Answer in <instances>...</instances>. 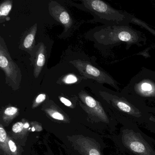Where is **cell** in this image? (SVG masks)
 I'll return each mask as SVG.
<instances>
[{"instance_id":"8fae6325","label":"cell","mask_w":155,"mask_h":155,"mask_svg":"<svg viewBox=\"0 0 155 155\" xmlns=\"http://www.w3.org/2000/svg\"><path fill=\"white\" fill-rule=\"evenodd\" d=\"M37 31V24L32 26L26 33L22 40L21 45L22 48L25 50H31L34 43Z\"/></svg>"},{"instance_id":"3957f363","label":"cell","mask_w":155,"mask_h":155,"mask_svg":"<svg viewBox=\"0 0 155 155\" xmlns=\"http://www.w3.org/2000/svg\"><path fill=\"white\" fill-rule=\"evenodd\" d=\"M85 8L95 16L96 20L106 26H130L134 16L126 11L117 10L100 0L81 1Z\"/></svg>"},{"instance_id":"52a82bcc","label":"cell","mask_w":155,"mask_h":155,"mask_svg":"<svg viewBox=\"0 0 155 155\" xmlns=\"http://www.w3.org/2000/svg\"><path fill=\"white\" fill-rule=\"evenodd\" d=\"M123 145L130 151L137 155H155V151L139 134L132 130H123Z\"/></svg>"},{"instance_id":"7c38bea8","label":"cell","mask_w":155,"mask_h":155,"mask_svg":"<svg viewBox=\"0 0 155 155\" xmlns=\"http://www.w3.org/2000/svg\"><path fill=\"white\" fill-rule=\"evenodd\" d=\"M84 150L87 155H101L98 147L92 140L86 139V143L84 142Z\"/></svg>"},{"instance_id":"30bf717a","label":"cell","mask_w":155,"mask_h":155,"mask_svg":"<svg viewBox=\"0 0 155 155\" xmlns=\"http://www.w3.org/2000/svg\"><path fill=\"white\" fill-rule=\"evenodd\" d=\"M47 50L45 45L41 43L36 52V58L34 64V75L38 78L46 62Z\"/></svg>"},{"instance_id":"5b68a950","label":"cell","mask_w":155,"mask_h":155,"mask_svg":"<svg viewBox=\"0 0 155 155\" xmlns=\"http://www.w3.org/2000/svg\"><path fill=\"white\" fill-rule=\"evenodd\" d=\"M70 62L77 68L83 77L95 80L100 84H108L118 92L120 91L118 82L103 69L94 66L89 61L81 60H75Z\"/></svg>"},{"instance_id":"e0dca14e","label":"cell","mask_w":155,"mask_h":155,"mask_svg":"<svg viewBox=\"0 0 155 155\" xmlns=\"http://www.w3.org/2000/svg\"><path fill=\"white\" fill-rule=\"evenodd\" d=\"M46 98V94L44 93L39 94L38 97L36 98L35 100V102L34 103V106H36L37 105H39V104L41 103V102L44 101Z\"/></svg>"},{"instance_id":"9c48e42d","label":"cell","mask_w":155,"mask_h":155,"mask_svg":"<svg viewBox=\"0 0 155 155\" xmlns=\"http://www.w3.org/2000/svg\"><path fill=\"white\" fill-rule=\"evenodd\" d=\"M79 96L81 100L97 117L104 122L109 123L107 116L99 102L83 91L80 93Z\"/></svg>"},{"instance_id":"4fadbf2b","label":"cell","mask_w":155,"mask_h":155,"mask_svg":"<svg viewBox=\"0 0 155 155\" xmlns=\"http://www.w3.org/2000/svg\"><path fill=\"white\" fill-rule=\"evenodd\" d=\"M12 2L10 0H7L2 3L0 6V17H7L12 8Z\"/></svg>"},{"instance_id":"277c9868","label":"cell","mask_w":155,"mask_h":155,"mask_svg":"<svg viewBox=\"0 0 155 155\" xmlns=\"http://www.w3.org/2000/svg\"><path fill=\"white\" fill-rule=\"evenodd\" d=\"M102 88L99 91V94L113 109L135 118L142 117L141 109L122 97L120 92L104 87Z\"/></svg>"},{"instance_id":"2e32d148","label":"cell","mask_w":155,"mask_h":155,"mask_svg":"<svg viewBox=\"0 0 155 155\" xmlns=\"http://www.w3.org/2000/svg\"><path fill=\"white\" fill-rule=\"evenodd\" d=\"M25 127V125L22 122H18L13 125L12 130L14 133H19L22 131Z\"/></svg>"},{"instance_id":"d6986e66","label":"cell","mask_w":155,"mask_h":155,"mask_svg":"<svg viewBox=\"0 0 155 155\" xmlns=\"http://www.w3.org/2000/svg\"><path fill=\"white\" fill-rule=\"evenodd\" d=\"M51 116L52 118L58 120H64V116L60 112L57 111H54L51 114Z\"/></svg>"},{"instance_id":"ac0fdd59","label":"cell","mask_w":155,"mask_h":155,"mask_svg":"<svg viewBox=\"0 0 155 155\" xmlns=\"http://www.w3.org/2000/svg\"><path fill=\"white\" fill-rule=\"evenodd\" d=\"M7 138V132L4 128L2 127V125H1L0 127V141L1 143L5 142Z\"/></svg>"},{"instance_id":"ffe728a7","label":"cell","mask_w":155,"mask_h":155,"mask_svg":"<svg viewBox=\"0 0 155 155\" xmlns=\"http://www.w3.org/2000/svg\"><path fill=\"white\" fill-rule=\"evenodd\" d=\"M8 145L10 150L12 152L15 153L17 151V146H16V144L13 140H9L8 141Z\"/></svg>"},{"instance_id":"5bb4252c","label":"cell","mask_w":155,"mask_h":155,"mask_svg":"<svg viewBox=\"0 0 155 155\" xmlns=\"http://www.w3.org/2000/svg\"><path fill=\"white\" fill-rule=\"evenodd\" d=\"M62 81L67 84H73L78 81V78L73 74H68L62 79Z\"/></svg>"},{"instance_id":"8992f818","label":"cell","mask_w":155,"mask_h":155,"mask_svg":"<svg viewBox=\"0 0 155 155\" xmlns=\"http://www.w3.org/2000/svg\"><path fill=\"white\" fill-rule=\"evenodd\" d=\"M0 68L5 73L6 83L14 89L19 88L22 78L21 71L12 60L2 37L0 41Z\"/></svg>"},{"instance_id":"44dd1931","label":"cell","mask_w":155,"mask_h":155,"mask_svg":"<svg viewBox=\"0 0 155 155\" xmlns=\"http://www.w3.org/2000/svg\"><path fill=\"white\" fill-rule=\"evenodd\" d=\"M60 100L61 101L62 103H63L64 105H66V106L71 107L72 105V103L69 100L66 98L63 97H61L60 98Z\"/></svg>"},{"instance_id":"6da1fadb","label":"cell","mask_w":155,"mask_h":155,"mask_svg":"<svg viewBox=\"0 0 155 155\" xmlns=\"http://www.w3.org/2000/svg\"><path fill=\"white\" fill-rule=\"evenodd\" d=\"M120 92L141 110L147 103H155V71L143 67Z\"/></svg>"},{"instance_id":"7a4b0ae2","label":"cell","mask_w":155,"mask_h":155,"mask_svg":"<svg viewBox=\"0 0 155 155\" xmlns=\"http://www.w3.org/2000/svg\"><path fill=\"white\" fill-rule=\"evenodd\" d=\"M98 44L107 49H111L121 44H125L127 49L136 45H145L147 38L145 34L130 26H105L96 33Z\"/></svg>"},{"instance_id":"9a60e30c","label":"cell","mask_w":155,"mask_h":155,"mask_svg":"<svg viewBox=\"0 0 155 155\" xmlns=\"http://www.w3.org/2000/svg\"><path fill=\"white\" fill-rule=\"evenodd\" d=\"M18 112V109L15 107H9L6 109L4 111V114L7 116H14Z\"/></svg>"},{"instance_id":"ba28073f","label":"cell","mask_w":155,"mask_h":155,"mask_svg":"<svg viewBox=\"0 0 155 155\" xmlns=\"http://www.w3.org/2000/svg\"><path fill=\"white\" fill-rule=\"evenodd\" d=\"M49 10L51 15L64 26L65 31L71 28L73 21L69 13L64 7L56 2L51 1Z\"/></svg>"}]
</instances>
